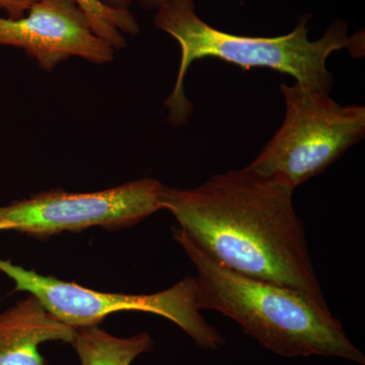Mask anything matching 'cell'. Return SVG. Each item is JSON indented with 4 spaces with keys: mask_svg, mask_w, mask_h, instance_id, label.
I'll return each mask as SVG.
<instances>
[{
    "mask_svg": "<svg viewBox=\"0 0 365 365\" xmlns=\"http://www.w3.org/2000/svg\"><path fill=\"white\" fill-rule=\"evenodd\" d=\"M106 6L118 9H129L132 0H100ZM165 0H138L139 4L145 9H155L162 6Z\"/></svg>",
    "mask_w": 365,
    "mask_h": 365,
    "instance_id": "7c38bea8",
    "label": "cell"
},
{
    "mask_svg": "<svg viewBox=\"0 0 365 365\" xmlns=\"http://www.w3.org/2000/svg\"><path fill=\"white\" fill-rule=\"evenodd\" d=\"M311 14L300 16L294 30L278 37H249L217 30L195 13L194 0H165L158 7L153 24L169 34L181 48V62L176 83L165 100L168 121L186 124L193 105L185 95L187 71L196 60L217 58L242 67L245 71L260 67L288 74L309 90L328 93L332 91L333 76L327 68L332 53L347 49L353 57L364 55V33L348 36L344 21H335L323 37L309 39Z\"/></svg>",
    "mask_w": 365,
    "mask_h": 365,
    "instance_id": "3957f363",
    "label": "cell"
},
{
    "mask_svg": "<svg viewBox=\"0 0 365 365\" xmlns=\"http://www.w3.org/2000/svg\"><path fill=\"white\" fill-rule=\"evenodd\" d=\"M81 365H131L153 349L155 342L148 332L130 337H117L98 326L76 328L71 342Z\"/></svg>",
    "mask_w": 365,
    "mask_h": 365,
    "instance_id": "9c48e42d",
    "label": "cell"
},
{
    "mask_svg": "<svg viewBox=\"0 0 365 365\" xmlns=\"http://www.w3.org/2000/svg\"><path fill=\"white\" fill-rule=\"evenodd\" d=\"M88 16L93 32L115 50L126 47L122 33L137 35L138 23L129 9H113L100 0H73Z\"/></svg>",
    "mask_w": 365,
    "mask_h": 365,
    "instance_id": "30bf717a",
    "label": "cell"
},
{
    "mask_svg": "<svg viewBox=\"0 0 365 365\" xmlns=\"http://www.w3.org/2000/svg\"><path fill=\"white\" fill-rule=\"evenodd\" d=\"M284 121L247 167L297 189L324 174L365 135V108L342 106L299 83L280 86Z\"/></svg>",
    "mask_w": 365,
    "mask_h": 365,
    "instance_id": "277c9868",
    "label": "cell"
},
{
    "mask_svg": "<svg viewBox=\"0 0 365 365\" xmlns=\"http://www.w3.org/2000/svg\"><path fill=\"white\" fill-rule=\"evenodd\" d=\"M76 328L59 321L35 295L28 294L0 313V365H47L39 346L71 344Z\"/></svg>",
    "mask_w": 365,
    "mask_h": 365,
    "instance_id": "ba28073f",
    "label": "cell"
},
{
    "mask_svg": "<svg viewBox=\"0 0 365 365\" xmlns=\"http://www.w3.org/2000/svg\"><path fill=\"white\" fill-rule=\"evenodd\" d=\"M163 188L158 180L144 178L90 193L50 190L0 206V232L14 230L46 239L95 227L109 230L133 227L162 210Z\"/></svg>",
    "mask_w": 365,
    "mask_h": 365,
    "instance_id": "8992f818",
    "label": "cell"
},
{
    "mask_svg": "<svg viewBox=\"0 0 365 365\" xmlns=\"http://www.w3.org/2000/svg\"><path fill=\"white\" fill-rule=\"evenodd\" d=\"M39 0H0V9L4 11L9 20H20L30 7Z\"/></svg>",
    "mask_w": 365,
    "mask_h": 365,
    "instance_id": "8fae6325",
    "label": "cell"
},
{
    "mask_svg": "<svg viewBox=\"0 0 365 365\" xmlns=\"http://www.w3.org/2000/svg\"><path fill=\"white\" fill-rule=\"evenodd\" d=\"M0 271L14 281V292L35 295L55 318L72 328L98 326L119 312H143L170 319L204 350L217 351L225 344V336L197 307L196 280L191 276L157 294H124L97 292L2 259Z\"/></svg>",
    "mask_w": 365,
    "mask_h": 365,
    "instance_id": "5b68a950",
    "label": "cell"
},
{
    "mask_svg": "<svg viewBox=\"0 0 365 365\" xmlns=\"http://www.w3.org/2000/svg\"><path fill=\"white\" fill-rule=\"evenodd\" d=\"M0 45L23 49L47 72L74 56L95 64L109 63L115 56L73 0H39L20 20L0 16Z\"/></svg>",
    "mask_w": 365,
    "mask_h": 365,
    "instance_id": "52a82bcc",
    "label": "cell"
},
{
    "mask_svg": "<svg viewBox=\"0 0 365 365\" xmlns=\"http://www.w3.org/2000/svg\"><path fill=\"white\" fill-rule=\"evenodd\" d=\"M196 270V304L234 319L264 348L288 359L332 357L365 364L326 300L276 283L235 272L172 228Z\"/></svg>",
    "mask_w": 365,
    "mask_h": 365,
    "instance_id": "7a4b0ae2",
    "label": "cell"
},
{
    "mask_svg": "<svg viewBox=\"0 0 365 365\" xmlns=\"http://www.w3.org/2000/svg\"><path fill=\"white\" fill-rule=\"evenodd\" d=\"M294 192L246 167L213 175L196 188L163 186L160 204L225 267L326 300Z\"/></svg>",
    "mask_w": 365,
    "mask_h": 365,
    "instance_id": "6da1fadb",
    "label": "cell"
}]
</instances>
